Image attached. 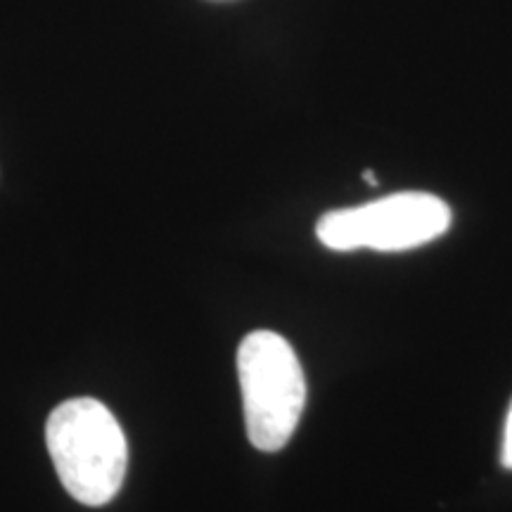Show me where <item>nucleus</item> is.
<instances>
[{
    "mask_svg": "<svg viewBox=\"0 0 512 512\" xmlns=\"http://www.w3.org/2000/svg\"><path fill=\"white\" fill-rule=\"evenodd\" d=\"M451 226V209L430 192H396L382 200L328 211L318 221L320 245L332 252H406L441 238Z\"/></svg>",
    "mask_w": 512,
    "mask_h": 512,
    "instance_id": "obj_3",
    "label": "nucleus"
},
{
    "mask_svg": "<svg viewBox=\"0 0 512 512\" xmlns=\"http://www.w3.org/2000/svg\"><path fill=\"white\" fill-rule=\"evenodd\" d=\"M238 377L247 437L275 453L290 444L306 406L304 368L292 344L271 330H256L238 349Z\"/></svg>",
    "mask_w": 512,
    "mask_h": 512,
    "instance_id": "obj_2",
    "label": "nucleus"
},
{
    "mask_svg": "<svg viewBox=\"0 0 512 512\" xmlns=\"http://www.w3.org/2000/svg\"><path fill=\"white\" fill-rule=\"evenodd\" d=\"M501 465L505 470H512V406L505 418V430H503V448H501Z\"/></svg>",
    "mask_w": 512,
    "mask_h": 512,
    "instance_id": "obj_4",
    "label": "nucleus"
},
{
    "mask_svg": "<svg viewBox=\"0 0 512 512\" xmlns=\"http://www.w3.org/2000/svg\"><path fill=\"white\" fill-rule=\"evenodd\" d=\"M46 446L67 494L88 508L112 503L128 467L126 434L105 403L69 399L46 422Z\"/></svg>",
    "mask_w": 512,
    "mask_h": 512,
    "instance_id": "obj_1",
    "label": "nucleus"
}]
</instances>
